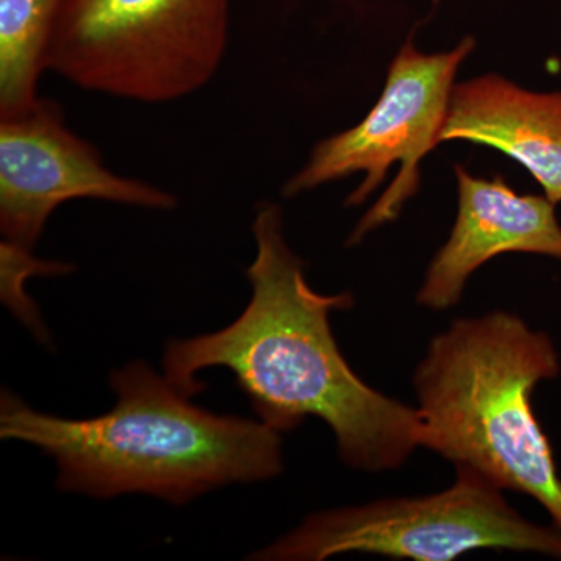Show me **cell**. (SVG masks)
Instances as JSON below:
<instances>
[{
	"label": "cell",
	"mask_w": 561,
	"mask_h": 561,
	"mask_svg": "<svg viewBox=\"0 0 561 561\" xmlns=\"http://www.w3.org/2000/svg\"><path fill=\"white\" fill-rule=\"evenodd\" d=\"M449 140L500 150L561 202V91L524 90L497 73L456 84L440 144Z\"/></svg>",
	"instance_id": "9"
},
{
	"label": "cell",
	"mask_w": 561,
	"mask_h": 561,
	"mask_svg": "<svg viewBox=\"0 0 561 561\" xmlns=\"http://www.w3.org/2000/svg\"><path fill=\"white\" fill-rule=\"evenodd\" d=\"M548 332L491 312L454 320L413 375L420 448L534 497L561 530V478L531 405L535 387L560 375Z\"/></svg>",
	"instance_id": "3"
},
{
	"label": "cell",
	"mask_w": 561,
	"mask_h": 561,
	"mask_svg": "<svg viewBox=\"0 0 561 561\" xmlns=\"http://www.w3.org/2000/svg\"><path fill=\"white\" fill-rule=\"evenodd\" d=\"M66 0H0V119L38 105L51 38Z\"/></svg>",
	"instance_id": "10"
},
{
	"label": "cell",
	"mask_w": 561,
	"mask_h": 561,
	"mask_svg": "<svg viewBox=\"0 0 561 561\" xmlns=\"http://www.w3.org/2000/svg\"><path fill=\"white\" fill-rule=\"evenodd\" d=\"M230 32V0H66L49 70L83 90L146 103L205 87Z\"/></svg>",
	"instance_id": "4"
},
{
	"label": "cell",
	"mask_w": 561,
	"mask_h": 561,
	"mask_svg": "<svg viewBox=\"0 0 561 561\" xmlns=\"http://www.w3.org/2000/svg\"><path fill=\"white\" fill-rule=\"evenodd\" d=\"M116 404L68 420L0 398V437L36 446L58 468L57 489L110 500L149 494L173 505L231 483L283 472L279 432L261 420L217 415L191 402L164 375L135 360L110 376Z\"/></svg>",
	"instance_id": "2"
},
{
	"label": "cell",
	"mask_w": 561,
	"mask_h": 561,
	"mask_svg": "<svg viewBox=\"0 0 561 561\" xmlns=\"http://www.w3.org/2000/svg\"><path fill=\"white\" fill-rule=\"evenodd\" d=\"M2 251V300L20 317L39 339H46L43 321H41L35 305L25 295L24 280L33 275H55L69 272V265L60 262L39 261L32 251L20 249L13 243L3 241Z\"/></svg>",
	"instance_id": "11"
},
{
	"label": "cell",
	"mask_w": 561,
	"mask_h": 561,
	"mask_svg": "<svg viewBox=\"0 0 561 561\" xmlns=\"http://www.w3.org/2000/svg\"><path fill=\"white\" fill-rule=\"evenodd\" d=\"M474 47V38L467 36L453 50L424 54L411 36L391 61L386 88L367 117L356 127L320 140L283 194L295 197L360 172L364 180L345 203L359 206L381 186L390 169L400 164L386 194L351 232L348 245H357L397 219L420 190V162L440 144L457 70Z\"/></svg>",
	"instance_id": "6"
},
{
	"label": "cell",
	"mask_w": 561,
	"mask_h": 561,
	"mask_svg": "<svg viewBox=\"0 0 561 561\" xmlns=\"http://www.w3.org/2000/svg\"><path fill=\"white\" fill-rule=\"evenodd\" d=\"M73 198H95L169 210L179 201L171 192L116 175L98 150L73 135L57 103L38 105L0 119V230L7 242L35 249L58 206Z\"/></svg>",
	"instance_id": "7"
},
{
	"label": "cell",
	"mask_w": 561,
	"mask_h": 561,
	"mask_svg": "<svg viewBox=\"0 0 561 561\" xmlns=\"http://www.w3.org/2000/svg\"><path fill=\"white\" fill-rule=\"evenodd\" d=\"M454 172L459 192L456 224L448 242L432 257L416 295L419 305L432 311L456 306L472 273L500 254L561 261V225L546 195H519L504 176L482 179L460 164Z\"/></svg>",
	"instance_id": "8"
},
{
	"label": "cell",
	"mask_w": 561,
	"mask_h": 561,
	"mask_svg": "<svg viewBox=\"0 0 561 561\" xmlns=\"http://www.w3.org/2000/svg\"><path fill=\"white\" fill-rule=\"evenodd\" d=\"M502 491L478 471L456 467V481L448 490L316 513L249 560L321 561L359 552L451 561L478 549L537 552L561 560L559 527L527 522Z\"/></svg>",
	"instance_id": "5"
},
{
	"label": "cell",
	"mask_w": 561,
	"mask_h": 561,
	"mask_svg": "<svg viewBox=\"0 0 561 561\" xmlns=\"http://www.w3.org/2000/svg\"><path fill=\"white\" fill-rule=\"evenodd\" d=\"M251 231L256 256L245 271V311L224 330L169 342L165 378L195 397L205 389L198 373L227 368L272 430L290 432L313 416L334 432L346 467L398 470L420 448L419 409L373 389L343 356L330 316L353 308V295H323L309 286L275 203L257 208Z\"/></svg>",
	"instance_id": "1"
}]
</instances>
